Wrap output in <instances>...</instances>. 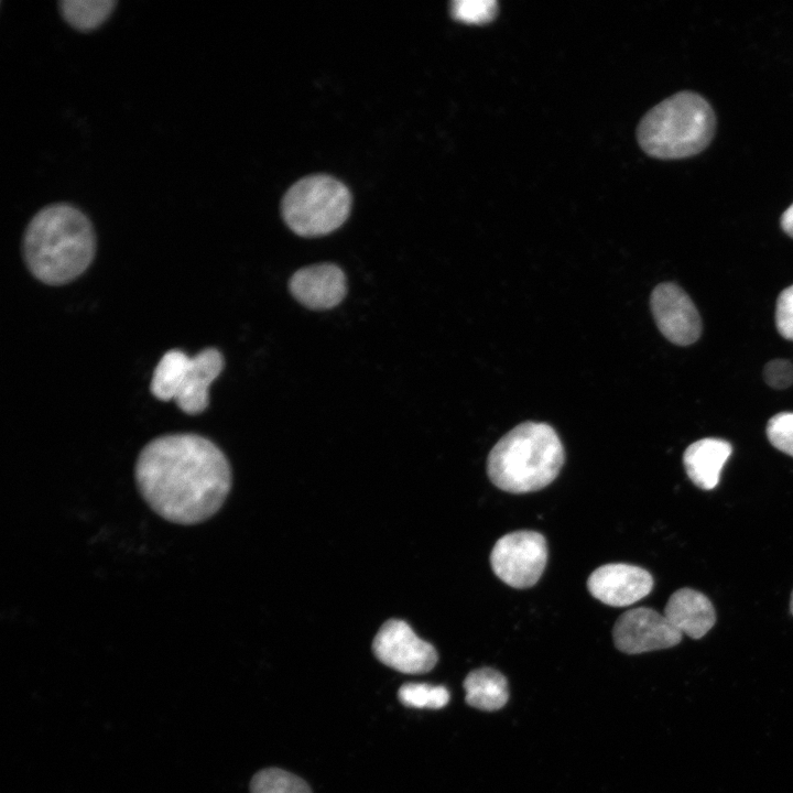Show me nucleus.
I'll use <instances>...</instances> for the list:
<instances>
[{
  "instance_id": "4",
  "label": "nucleus",
  "mask_w": 793,
  "mask_h": 793,
  "mask_svg": "<svg viewBox=\"0 0 793 793\" xmlns=\"http://www.w3.org/2000/svg\"><path fill=\"white\" fill-rule=\"evenodd\" d=\"M715 126V115L706 99L693 91H680L641 118L637 139L653 157L682 159L704 150L713 139Z\"/></svg>"
},
{
  "instance_id": "11",
  "label": "nucleus",
  "mask_w": 793,
  "mask_h": 793,
  "mask_svg": "<svg viewBox=\"0 0 793 793\" xmlns=\"http://www.w3.org/2000/svg\"><path fill=\"white\" fill-rule=\"evenodd\" d=\"M593 597L611 607H627L648 596L653 577L639 566L610 563L596 568L587 579Z\"/></svg>"
},
{
  "instance_id": "24",
  "label": "nucleus",
  "mask_w": 793,
  "mask_h": 793,
  "mask_svg": "<svg viewBox=\"0 0 793 793\" xmlns=\"http://www.w3.org/2000/svg\"><path fill=\"white\" fill-rule=\"evenodd\" d=\"M790 610H791V612H792V615H793V590H792V594H791Z\"/></svg>"
},
{
  "instance_id": "6",
  "label": "nucleus",
  "mask_w": 793,
  "mask_h": 793,
  "mask_svg": "<svg viewBox=\"0 0 793 793\" xmlns=\"http://www.w3.org/2000/svg\"><path fill=\"white\" fill-rule=\"evenodd\" d=\"M225 366L222 354L213 347L194 357L178 349L166 351L157 362L150 383L161 401L174 400L186 414H198L209 404L208 389Z\"/></svg>"
},
{
  "instance_id": "8",
  "label": "nucleus",
  "mask_w": 793,
  "mask_h": 793,
  "mask_svg": "<svg viewBox=\"0 0 793 793\" xmlns=\"http://www.w3.org/2000/svg\"><path fill=\"white\" fill-rule=\"evenodd\" d=\"M376 658L405 674H424L437 663L436 649L416 636L403 620H387L372 641Z\"/></svg>"
},
{
  "instance_id": "10",
  "label": "nucleus",
  "mask_w": 793,
  "mask_h": 793,
  "mask_svg": "<svg viewBox=\"0 0 793 793\" xmlns=\"http://www.w3.org/2000/svg\"><path fill=\"white\" fill-rule=\"evenodd\" d=\"M651 311L659 330L671 343L687 346L702 333V321L691 297L678 285L659 284L651 294Z\"/></svg>"
},
{
  "instance_id": "22",
  "label": "nucleus",
  "mask_w": 793,
  "mask_h": 793,
  "mask_svg": "<svg viewBox=\"0 0 793 793\" xmlns=\"http://www.w3.org/2000/svg\"><path fill=\"white\" fill-rule=\"evenodd\" d=\"M763 376L770 387L775 389L787 388L793 382V365L784 359L771 360L765 365Z\"/></svg>"
},
{
  "instance_id": "20",
  "label": "nucleus",
  "mask_w": 793,
  "mask_h": 793,
  "mask_svg": "<svg viewBox=\"0 0 793 793\" xmlns=\"http://www.w3.org/2000/svg\"><path fill=\"white\" fill-rule=\"evenodd\" d=\"M496 4L495 1H454L452 14L464 22H486L495 17Z\"/></svg>"
},
{
  "instance_id": "19",
  "label": "nucleus",
  "mask_w": 793,
  "mask_h": 793,
  "mask_svg": "<svg viewBox=\"0 0 793 793\" xmlns=\"http://www.w3.org/2000/svg\"><path fill=\"white\" fill-rule=\"evenodd\" d=\"M767 436L776 449L793 457V413L773 415L767 424Z\"/></svg>"
},
{
  "instance_id": "23",
  "label": "nucleus",
  "mask_w": 793,
  "mask_h": 793,
  "mask_svg": "<svg viewBox=\"0 0 793 793\" xmlns=\"http://www.w3.org/2000/svg\"><path fill=\"white\" fill-rule=\"evenodd\" d=\"M781 226L789 236L793 237V203L782 214Z\"/></svg>"
},
{
  "instance_id": "14",
  "label": "nucleus",
  "mask_w": 793,
  "mask_h": 793,
  "mask_svg": "<svg viewBox=\"0 0 793 793\" xmlns=\"http://www.w3.org/2000/svg\"><path fill=\"white\" fill-rule=\"evenodd\" d=\"M731 453L732 447L725 439L714 437L698 439L684 452L685 471L695 486L704 490L714 489Z\"/></svg>"
},
{
  "instance_id": "12",
  "label": "nucleus",
  "mask_w": 793,
  "mask_h": 793,
  "mask_svg": "<svg viewBox=\"0 0 793 793\" xmlns=\"http://www.w3.org/2000/svg\"><path fill=\"white\" fill-rule=\"evenodd\" d=\"M292 296L311 309H329L347 294L344 271L334 263H319L297 270L289 281Z\"/></svg>"
},
{
  "instance_id": "13",
  "label": "nucleus",
  "mask_w": 793,
  "mask_h": 793,
  "mask_svg": "<svg viewBox=\"0 0 793 793\" xmlns=\"http://www.w3.org/2000/svg\"><path fill=\"white\" fill-rule=\"evenodd\" d=\"M664 616L682 634L692 639L703 638L716 622L710 600L692 588L673 593L665 605Z\"/></svg>"
},
{
  "instance_id": "9",
  "label": "nucleus",
  "mask_w": 793,
  "mask_h": 793,
  "mask_svg": "<svg viewBox=\"0 0 793 793\" xmlns=\"http://www.w3.org/2000/svg\"><path fill=\"white\" fill-rule=\"evenodd\" d=\"M682 633L664 615L648 607L629 609L612 629L616 648L627 654H639L677 645Z\"/></svg>"
},
{
  "instance_id": "15",
  "label": "nucleus",
  "mask_w": 793,
  "mask_h": 793,
  "mask_svg": "<svg viewBox=\"0 0 793 793\" xmlns=\"http://www.w3.org/2000/svg\"><path fill=\"white\" fill-rule=\"evenodd\" d=\"M463 686L466 692V703L480 710H498L509 699L507 678L492 667L471 671L466 676Z\"/></svg>"
},
{
  "instance_id": "17",
  "label": "nucleus",
  "mask_w": 793,
  "mask_h": 793,
  "mask_svg": "<svg viewBox=\"0 0 793 793\" xmlns=\"http://www.w3.org/2000/svg\"><path fill=\"white\" fill-rule=\"evenodd\" d=\"M251 793H312L301 778L278 768L256 773L250 782Z\"/></svg>"
},
{
  "instance_id": "5",
  "label": "nucleus",
  "mask_w": 793,
  "mask_h": 793,
  "mask_svg": "<svg viewBox=\"0 0 793 793\" xmlns=\"http://www.w3.org/2000/svg\"><path fill=\"white\" fill-rule=\"evenodd\" d=\"M281 209L285 224L296 235L324 236L346 221L351 195L346 185L329 175H311L287 189Z\"/></svg>"
},
{
  "instance_id": "3",
  "label": "nucleus",
  "mask_w": 793,
  "mask_h": 793,
  "mask_svg": "<svg viewBox=\"0 0 793 793\" xmlns=\"http://www.w3.org/2000/svg\"><path fill=\"white\" fill-rule=\"evenodd\" d=\"M565 460L562 442L552 426L523 422L492 447L487 474L499 489L511 493L537 491L560 474Z\"/></svg>"
},
{
  "instance_id": "21",
  "label": "nucleus",
  "mask_w": 793,
  "mask_h": 793,
  "mask_svg": "<svg viewBox=\"0 0 793 793\" xmlns=\"http://www.w3.org/2000/svg\"><path fill=\"white\" fill-rule=\"evenodd\" d=\"M775 324L782 337L793 340V285L784 289L778 297Z\"/></svg>"
},
{
  "instance_id": "2",
  "label": "nucleus",
  "mask_w": 793,
  "mask_h": 793,
  "mask_svg": "<svg viewBox=\"0 0 793 793\" xmlns=\"http://www.w3.org/2000/svg\"><path fill=\"white\" fill-rule=\"evenodd\" d=\"M22 251L28 269L37 280L50 285L65 284L91 263L95 231L87 216L75 206L52 204L28 224Z\"/></svg>"
},
{
  "instance_id": "18",
  "label": "nucleus",
  "mask_w": 793,
  "mask_h": 793,
  "mask_svg": "<svg viewBox=\"0 0 793 793\" xmlns=\"http://www.w3.org/2000/svg\"><path fill=\"white\" fill-rule=\"evenodd\" d=\"M398 698L408 707L439 709L449 702V692L441 685L405 683L399 688Z\"/></svg>"
},
{
  "instance_id": "7",
  "label": "nucleus",
  "mask_w": 793,
  "mask_h": 793,
  "mask_svg": "<svg viewBox=\"0 0 793 793\" xmlns=\"http://www.w3.org/2000/svg\"><path fill=\"white\" fill-rule=\"evenodd\" d=\"M547 562L545 537L535 531H514L501 536L492 547L493 573L513 588H529L537 583Z\"/></svg>"
},
{
  "instance_id": "1",
  "label": "nucleus",
  "mask_w": 793,
  "mask_h": 793,
  "mask_svg": "<svg viewBox=\"0 0 793 793\" xmlns=\"http://www.w3.org/2000/svg\"><path fill=\"white\" fill-rule=\"evenodd\" d=\"M135 480L154 512L170 522L192 525L209 519L224 504L231 469L210 439L192 433L169 434L142 448Z\"/></svg>"
},
{
  "instance_id": "16",
  "label": "nucleus",
  "mask_w": 793,
  "mask_h": 793,
  "mask_svg": "<svg viewBox=\"0 0 793 793\" xmlns=\"http://www.w3.org/2000/svg\"><path fill=\"white\" fill-rule=\"evenodd\" d=\"M64 20L73 28L89 31L98 28L112 12V0H62L58 3Z\"/></svg>"
}]
</instances>
